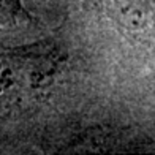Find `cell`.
I'll return each mask as SVG.
<instances>
[{"label":"cell","instance_id":"2","mask_svg":"<svg viewBox=\"0 0 155 155\" xmlns=\"http://www.w3.org/2000/svg\"><path fill=\"white\" fill-rule=\"evenodd\" d=\"M98 5L119 29L128 35L144 33L152 24V10L146 0H98Z\"/></svg>","mask_w":155,"mask_h":155},{"label":"cell","instance_id":"3","mask_svg":"<svg viewBox=\"0 0 155 155\" xmlns=\"http://www.w3.org/2000/svg\"><path fill=\"white\" fill-rule=\"evenodd\" d=\"M30 19L24 0H0V27H11Z\"/></svg>","mask_w":155,"mask_h":155},{"label":"cell","instance_id":"1","mask_svg":"<svg viewBox=\"0 0 155 155\" xmlns=\"http://www.w3.org/2000/svg\"><path fill=\"white\" fill-rule=\"evenodd\" d=\"M67 52L52 40L0 49V106H15L52 84Z\"/></svg>","mask_w":155,"mask_h":155}]
</instances>
